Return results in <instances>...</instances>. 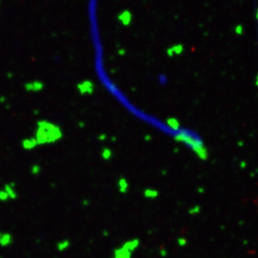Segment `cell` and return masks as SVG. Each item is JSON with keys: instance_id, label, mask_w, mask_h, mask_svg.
<instances>
[{"instance_id": "1", "label": "cell", "mask_w": 258, "mask_h": 258, "mask_svg": "<svg viewBox=\"0 0 258 258\" xmlns=\"http://www.w3.org/2000/svg\"><path fill=\"white\" fill-rule=\"evenodd\" d=\"M62 137V129L56 123L47 120H40L37 122L34 137L38 145L53 144L61 140Z\"/></svg>"}, {"instance_id": "2", "label": "cell", "mask_w": 258, "mask_h": 258, "mask_svg": "<svg viewBox=\"0 0 258 258\" xmlns=\"http://www.w3.org/2000/svg\"><path fill=\"white\" fill-rule=\"evenodd\" d=\"M77 89L81 95H91L93 93L95 86L91 80H84L77 85Z\"/></svg>"}, {"instance_id": "3", "label": "cell", "mask_w": 258, "mask_h": 258, "mask_svg": "<svg viewBox=\"0 0 258 258\" xmlns=\"http://www.w3.org/2000/svg\"><path fill=\"white\" fill-rule=\"evenodd\" d=\"M43 88H44V84L39 80L29 81L24 84V90L28 92H38V91H42Z\"/></svg>"}, {"instance_id": "4", "label": "cell", "mask_w": 258, "mask_h": 258, "mask_svg": "<svg viewBox=\"0 0 258 258\" xmlns=\"http://www.w3.org/2000/svg\"><path fill=\"white\" fill-rule=\"evenodd\" d=\"M21 146L24 150L31 151L34 149L38 145L37 141L35 139L34 137H26L23 138L21 142Z\"/></svg>"}, {"instance_id": "5", "label": "cell", "mask_w": 258, "mask_h": 258, "mask_svg": "<svg viewBox=\"0 0 258 258\" xmlns=\"http://www.w3.org/2000/svg\"><path fill=\"white\" fill-rule=\"evenodd\" d=\"M132 252L125 248L123 246L119 248L115 249L113 252V258H131Z\"/></svg>"}, {"instance_id": "6", "label": "cell", "mask_w": 258, "mask_h": 258, "mask_svg": "<svg viewBox=\"0 0 258 258\" xmlns=\"http://www.w3.org/2000/svg\"><path fill=\"white\" fill-rule=\"evenodd\" d=\"M14 187H15L14 183H6V184H4V189L8 194L10 200H14V199H16L17 196H18V194L16 192V189H15Z\"/></svg>"}, {"instance_id": "7", "label": "cell", "mask_w": 258, "mask_h": 258, "mask_svg": "<svg viewBox=\"0 0 258 258\" xmlns=\"http://www.w3.org/2000/svg\"><path fill=\"white\" fill-rule=\"evenodd\" d=\"M14 241V238H13V235L10 234V233H3L0 235V246H3V247H5V246H10V245L13 243Z\"/></svg>"}, {"instance_id": "8", "label": "cell", "mask_w": 258, "mask_h": 258, "mask_svg": "<svg viewBox=\"0 0 258 258\" xmlns=\"http://www.w3.org/2000/svg\"><path fill=\"white\" fill-rule=\"evenodd\" d=\"M117 188L119 192L122 194H125L128 191L129 189V183L127 182V180L125 178H120L117 181Z\"/></svg>"}, {"instance_id": "9", "label": "cell", "mask_w": 258, "mask_h": 258, "mask_svg": "<svg viewBox=\"0 0 258 258\" xmlns=\"http://www.w3.org/2000/svg\"><path fill=\"white\" fill-rule=\"evenodd\" d=\"M139 244H140L139 240L135 238V239H132V240H127V241H126V242L122 245V246H123L125 248H127L128 251H130L131 252H132L133 251H135V250L138 247Z\"/></svg>"}, {"instance_id": "10", "label": "cell", "mask_w": 258, "mask_h": 258, "mask_svg": "<svg viewBox=\"0 0 258 258\" xmlns=\"http://www.w3.org/2000/svg\"><path fill=\"white\" fill-rule=\"evenodd\" d=\"M132 14L129 11H123L122 13L119 14L118 19L123 25H128L132 21Z\"/></svg>"}, {"instance_id": "11", "label": "cell", "mask_w": 258, "mask_h": 258, "mask_svg": "<svg viewBox=\"0 0 258 258\" xmlns=\"http://www.w3.org/2000/svg\"><path fill=\"white\" fill-rule=\"evenodd\" d=\"M183 45H174L173 47L168 49L167 53L169 55V56H173L174 55H180L183 52Z\"/></svg>"}, {"instance_id": "12", "label": "cell", "mask_w": 258, "mask_h": 258, "mask_svg": "<svg viewBox=\"0 0 258 258\" xmlns=\"http://www.w3.org/2000/svg\"><path fill=\"white\" fill-rule=\"evenodd\" d=\"M143 196L148 200H153L159 196V192L153 189H146L143 191Z\"/></svg>"}, {"instance_id": "13", "label": "cell", "mask_w": 258, "mask_h": 258, "mask_svg": "<svg viewBox=\"0 0 258 258\" xmlns=\"http://www.w3.org/2000/svg\"><path fill=\"white\" fill-rule=\"evenodd\" d=\"M112 157H113V151L108 148H104L102 151V158L104 160H109L111 159Z\"/></svg>"}, {"instance_id": "14", "label": "cell", "mask_w": 258, "mask_h": 258, "mask_svg": "<svg viewBox=\"0 0 258 258\" xmlns=\"http://www.w3.org/2000/svg\"><path fill=\"white\" fill-rule=\"evenodd\" d=\"M69 246H70V242L67 240H62L57 244V248L59 251H65L66 249L68 248Z\"/></svg>"}, {"instance_id": "15", "label": "cell", "mask_w": 258, "mask_h": 258, "mask_svg": "<svg viewBox=\"0 0 258 258\" xmlns=\"http://www.w3.org/2000/svg\"><path fill=\"white\" fill-rule=\"evenodd\" d=\"M167 123H168V125H169V127H171V128H173V129L177 130L178 128V122L174 118H169V120L167 121Z\"/></svg>"}, {"instance_id": "16", "label": "cell", "mask_w": 258, "mask_h": 258, "mask_svg": "<svg viewBox=\"0 0 258 258\" xmlns=\"http://www.w3.org/2000/svg\"><path fill=\"white\" fill-rule=\"evenodd\" d=\"M10 200L8 194L6 193L4 189H0V201L1 202H6Z\"/></svg>"}, {"instance_id": "17", "label": "cell", "mask_w": 258, "mask_h": 258, "mask_svg": "<svg viewBox=\"0 0 258 258\" xmlns=\"http://www.w3.org/2000/svg\"><path fill=\"white\" fill-rule=\"evenodd\" d=\"M40 170H41L40 167L38 164H34V165L32 166V168H31V173L34 174V175H36V174H38L40 172Z\"/></svg>"}, {"instance_id": "18", "label": "cell", "mask_w": 258, "mask_h": 258, "mask_svg": "<svg viewBox=\"0 0 258 258\" xmlns=\"http://www.w3.org/2000/svg\"><path fill=\"white\" fill-rule=\"evenodd\" d=\"M235 31L237 34H241L243 33V27L241 25H237L235 29Z\"/></svg>"}, {"instance_id": "19", "label": "cell", "mask_w": 258, "mask_h": 258, "mask_svg": "<svg viewBox=\"0 0 258 258\" xmlns=\"http://www.w3.org/2000/svg\"><path fill=\"white\" fill-rule=\"evenodd\" d=\"M257 19H258V10H257Z\"/></svg>"}]
</instances>
